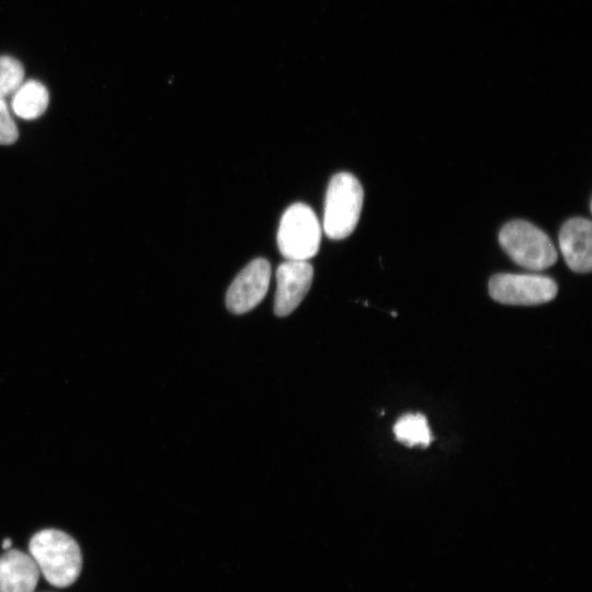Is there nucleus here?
<instances>
[{
    "mask_svg": "<svg viewBox=\"0 0 592 592\" xmlns=\"http://www.w3.org/2000/svg\"><path fill=\"white\" fill-rule=\"evenodd\" d=\"M271 277L267 260L251 261L232 281L226 294V306L236 315L253 309L264 298Z\"/></svg>",
    "mask_w": 592,
    "mask_h": 592,
    "instance_id": "nucleus-6",
    "label": "nucleus"
},
{
    "mask_svg": "<svg viewBox=\"0 0 592 592\" xmlns=\"http://www.w3.org/2000/svg\"><path fill=\"white\" fill-rule=\"evenodd\" d=\"M314 269L308 261L286 260L276 270L274 314L286 317L301 303L312 282Z\"/></svg>",
    "mask_w": 592,
    "mask_h": 592,
    "instance_id": "nucleus-7",
    "label": "nucleus"
},
{
    "mask_svg": "<svg viewBox=\"0 0 592 592\" xmlns=\"http://www.w3.org/2000/svg\"><path fill=\"white\" fill-rule=\"evenodd\" d=\"M18 137V127L4 99L0 98V145H11L16 141Z\"/></svg>",
    "mask_w": 592,
    "mask_h": 592,
    "instance_id": "nucleus-13",
    "label": "nucleus"
},
{
    "mask_svg": "<svg viewBox=\"0 0 592 592\" xmlns=\"http://www.w3.org/2000/svg\"><path fill=\"white\" fill-rule=\"evenodd\" d=\"M559 246L568 266L577 273H589L592 267V224L576 217L567 220L559 232Z\"/></svg>",
    "mask_w": 592,
    "mask_h": 592,
    "instance_id": "nucleus-8",
    "label": "nucleus"
},
{
    "mask_svg": "<svg viewBox=\"0 0 592 592\" xmlns=\"http://www.w3.org/2000/svg\"><path fill=\"white\" fill-rule=\"evenodd\" d=\"M397 441L408 446H428L432 441L426 418L422 413H406L394 425Z\"/></svg>",
    "mask_w": 592,
    "mask_h": 592,
    "instance_id": "nucleus-11",
    "label": "nucleus"
},
{
    "mask_svg": "<svg viewBox=\"0 0 592 592\" xmlns=\"http://www.w3.org/2000/svg\"><path fill=\"white\" fill-rule=\"evenodd\" d=\"M24 69L22 64L10 56H0V98L14 93L22 84Z\"/></svg>",
    "mask_w": 592,
    "mask_h": 592,
    "instance_id": "nucleus-12",
    "label": "nucleus"
},
{
    "mask_svg": "<svg viewBox=\"0 0 592 592\" xmlns=\"http://www.w3.org/2000/svg\"><path fill=\"white\" fill-rule=\"evenodd\" d=\"M39 573L31 555L10 549L0 557V592H34Z\"/></svg>",
    "mask_w": 592,
    "mask_h": 592,
    "instance_id": "nucleus-9",
    "label": "nucleus"
},
{
    "mask_svg": "<svg viewBox=\"0 0 592 592\" xmlns=\"http://www.w3.org/2000/svg\"><path fill=\"white\" fill-rule=\"evenodd\" d=\"M491 298L505 305H540L550 301L558 292L557 284L537 274L499 273L489 281Z\"/></svg>",
    "mask_w": 592,
    "mask_h": 592,
    "instance_id": "nucleus-5",
    "label": "nucleus"
},
{
    "mask_svg": "<svg viewBox=\"0 0 592 592\" xmlns=\"http://www.w3.org/2000/svg\"><path fill=\"white\" fill-rule=\"evenodd\" d=\"M48 102L49 96L45 86L36 80H29L14 92L12 110L19 117L35 119L46 111Z\"/></svg>",
    "mask_w": 592,
    "mask_h": 592,
    "instance_id": "nucleus-10",
    "label": "nucleus"
},
{
    "mask_svg": "<svg viewBox=\"0 0 592 592\" xmlns=\"http://www.w3.org/2000/svg\"><path fill=\"white\" fill-rule=\"evenodd\" d=\"M363 189L351 173L341 172L329 182L323 214V230L333 240L349 237L355 229L363 205Z\"/></svg>",
    "mask_w": 592,
    "mask_h": 592,
    "instance_id": "nucleus-2",
    "label": "nucleus"
},
{
    "mask_svg": "<svg viewBox=\"0 0 592 592\" xmlns=\"http://www.w3.org/2000/svg\"><path fill=\"white\" fill-rule=\"evenodd\" d=\"M11 546V539L7 538L3 540L2 548L8 549Z\"/></svg>",
    "mask_w": 592,
    "mask_h": 592,
    "instance_id": "nucleus-14",
    "label": "nucleus"
},
{
    "mask_svg": "<svg viewBox=\"0 0 592 592\" xmlns=\"http://www.w3.org/2000/svg\"><path fill=\"white\" fill-rule=\"evenodd\" d=\"M320 240V224L308 205L296 203L284 212L277 231V246L286 260H309L318 252Z\"/></svg>",
    "mask_w": 592,
    "mask_h": 592,
    "instance_id": "nucleus-4",
    "label": "nucleus"
},
{
    "mask_svg": "<svg viewBox=\"0 0 592 592\" xmlns=\"http://www.w3.org/2000/svg\"><path fill=\"white\" fill-rule=\"evenodd\" d=\"M499 242L516 264L528 270H545L557 260V252L549 237L525 220L505 224L499 232Z\"/></svg>",
    "mask_w": 592,
    "mask_h": 592,
    "instance_id": "nucleus-3",
    "label": "nucleus"
},
{
    "mask_svg": "<svg viewBox=\"0 0 592 592\" xmlns=\"http://www.w3.org/2000/svg\"><path fill=\"white\" fill-rule=\"evenodd\" d=\"M29 549L39 572L52 585L66 588L78 579L82 556L70 535L59 530H43L31 538Z\"/></svg>",
    "mask_w": 592,
    "mask_h": 592,
    "instance_id": "nucleus-1",
    "label": "nucleus"
}]
</instances>
